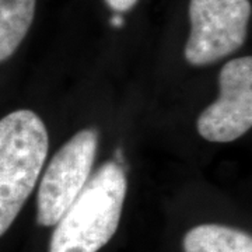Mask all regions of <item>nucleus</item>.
<instances>
[{"label": "nucleus", "instance_id": "7", "mask_svg": "<svg viewBox=\"0 0 252 252\" xmlns=\"http://www.w3.org/2000/svg\"><path fill=\"white\" fill-rule=\"evenodd\" d=\"M36 0H0V63L17 51L35 16Z\"/></svg>", "mask_w": 252, "mask_h": 252}, {"label": "nucleus", "instance_id": "4", "mask_svg": "<svg viewBox=\"0 0 252 252\" xmlns=\"http://www.w3.org/2000/svg\"><path fill=\"white\" fill-rule=\"evenodd\" d=\"M251 13L250 0H190L185 59L206 66L238 51L247 39Z\"/></svg>", "mask_w": 252, "mask_h": 252}, {"label": "nucleus", "instance_id": "5", "mask_svg": "<svg viewBox=\"0 0 252 252\" xmlns=\"http://www.w3.org/2000/svg\"><path fill=\"white\" fill-rule=\"evenodd\" d=\"M220 95L198 119L199 135L209 142L230 143L252 126V58H237L219 76Z\"/></svg>", "mask_w": 252, "mask_h": 252}, {"label": "nucleus", "instance_id": "1", "mask_svg": "<svg viewBox=\"0 0 252 252\" xmlns=\"http://www.w3.org/2000/svg\"><path fill=\"white\" fill-rule=\"evenodd\" d=\"M126 175L107 161L56 223L49 252H98L117 231L126 196Z\"/></svg>", "mask_w": 252, "mask_h": 252}, {"label": "nucleus", "instance_id": "2", "mask_svg": "<svg viewBox=\"0 0 252 252\" xmlns=\"http://www.w3.org/2000/svg\"><path fill=\"white\" fill-rule=\"evenodd\" d=\"M48 132L30 109L0 119V237L32 193L48 154Z\"/></svg>", "mask_w": 252, "mask_h": 252}, {"label": "nucleus", "instance_id": "3", "mask_svg": "<svg viewBox=\"0 0 252 252\" xmlns=\"http://www.w3.org/2000/svg\"><path fill=\"white\" fill-rule=\"evenodd\" d=\"M98 132L83 129L63 144L48 164L36 196V223L55 225L80 195L97 156Z\"/></svg>", "mask_w": 252, "mask_h": 252}, {"label": "nucleus", "instance_id": "9", "mask_svg": "<svg viewBox=\"0 0 252 252\" xmlns=\"http://www.w3.org/2000/svg\"><path fill=\"white\" fill-rule=\"evenodd\" d=\"M111 24L114 27H122L124 26V18L121 17V16H115V17L111 18Z\"/></svg>", "mask_w": 252, "mask_h": 252}, {"label": "nucleus", "instance_id": "6", "mask_svg": "<svg viewBox=\"0 0 252 252\" xmlns=\"http://www.w3.org/2000/svg\"><path fill=\"white\" fill-rule=\"evenodd\" d=\"M184 252H252V238L233 227L200 224L187 233Z\"/></svg>", "mask_w": 252, "mask_h": 252}, {"label": "nucleus", "instance_id": "8", "mask_svg": "<svg viewBox=\"0 0 252 252\" xmlns=\"http://www.w3.org/2000/svg\"><path fill=\"white\" fill-rule=\"evenodd\" d=\"M111 9L117 13H124L130 10L139 0H105Z\"/></svg>", "mask_w": 252, "mask_h": 252}]
</instances>
